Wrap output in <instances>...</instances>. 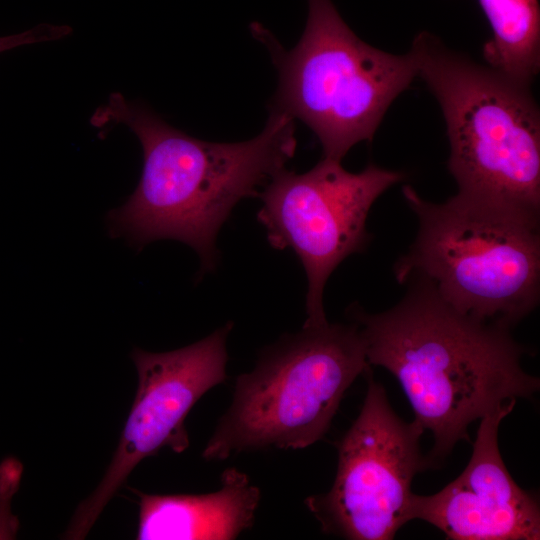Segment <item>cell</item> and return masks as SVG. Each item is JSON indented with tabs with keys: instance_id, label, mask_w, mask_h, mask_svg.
<instances>
[{
	"instance_id": "6da1fadb",
	"label": "cell",
	"mask_w": 540,
	"mask_h": 540,
	"mask_svg": "<svg viewBox=\"0 0 540 540\" xmlns=\"http://www.w3.org/2000/svg\"><path fill=\"white\" fill-rule=\"evenodd\" d=\"M389 310H348L364 338L369 365L399 381L414 422L434 438L430 467L446 457L477 419L540 388L521 365L526 349L511 328L456 311L421 278Z\"/></svg>"
},
{
	"instance_id": "7a4b0ae2",
	"label": "cell",
	"mask_w": 540,
	"mask_h": 540,
	"mask_svg": "<svg viewBox=\"0 0 540 540\" xmlns=\"http://www.w3.org/2000/svg\"><path fill=\"white\" fill-rule=\"evenodd\" d=\"M295 119L270 109L264 129L242 142L194 138L166 123L143 103L110 94L91 118L95 127L123 124L143 149L139 183L126 202L107 216L111 236L142 248L174 239L199 255L201 272L215 269L217 234L236 204L285 169L297 140Z\"/></svg>"
},
{
	"instance_id": "3957f363",
	"label": "cell",
	"mask_w": 540,
	"mask_h": 540,
	"mask_svg": "<svg viewBox=\"0 0 540 540\" xmlns=\"http://www.w3.org/2000/svg\"><path fill=\"white\" fill-rule=\"evenodd\" d=\"M403 197L418 219L398 283L427 281L456 311L511 328L540 297V216L457 193L444 203L410 185Z\"/></svg>"
},
{
	"instance_id": "277c9868",
	"label": "cell",
	"mask_w": 540,
	"mask_h": 540,
	"mask_svg": "<svg viewBox=\"0 0 540 540\" xmlns=\"http://www.w3.org/2000/svg\"><path fill=\"white\" fill-rule=\"evenodd\" d=\"M410 53L441 107L458 193L540 216V114L529 86L427 31Z\"/></svg>"
},
{
	"instance_id": "5b68a950",
	"label": "cell",
	"mask_w": 540,
	"mask_h": 540,
	"mask_svg": "<svg viewBox=\"0 0 540 540\" xmlns=\"http://www.w3.org/2000/svg\"><path fill=\"white\" fill-rule=\"evenodd\" d=\"M303 34L286 50L261 23L250 31L278 72L271 104L299 119L318 138L323 157L342 161L357 143L373 140L387 109L418 76L410 51L397 55L361 40L332 0H307Z\"/></svg>"
},
{
	"instance_id": "8992f818",
	"label": "cell",
	"mask_w": 540,
	"mask_h": 540,
	"mask_svg": "<svg viewBox=\"0 0 540 540\" xmlns=\"http://www.w3.org/2000/svg\"><path fill=\"white\" fill-rule=\"evenodd\" d=\"M370 365L358 325H303L265 348L237 377L232 402L202 456L303 449L327 433L348 388Z\"/></svg>"
},
{
	"instance_id": "52a82bcc",
	"label": "cell",
	"mask_w": 540,
	"mask_h": 540,
	"mask_svg": "<svg viewBox=\"0 0 540 540\" xmlns=\"http://www.w3.org/2000/svg\"><path fill=\"white\" fill-rule=\"evenodd\" d=\"M403 178L402 172L374 164L349 172L341 161L323 157L302 174L283 169L259 193L257 219L270 246L291 248L306 272L305 325L327 322L323 293L328 278L345 258L365 250L373 203Z\"/></svg>"
},
{
	"instance_id": "ba28073f",
	"label": "cell",
	"mask_w": 540,
	"mask_h": 540,
	"mask_svg": "<svg viewBox=\"0 0 540 540\" xmlns=\"http://www.w3.org/2000/svg\"><path fill=\"white\" fill-rule=\"evenodd\" d=\"M424 430L403 421L384 387L369 380L360 413L337 443L332 487L305 505L323 533L351 540H390L408 521L411 483L430 467L421 454Z\"/></svg>"
},
{
	"instance_id": "9c48e42d",
	"label": "cell",
	"mask_w": 540,
	"mask_h": 540,
	"mask_svg": "<svg viewBox=\"0 0 540 540\" xmlns=\"http://www.w3.org/2000/svg\"><path fill=\"white\" fill-rule=\"evenodd\" d=\"M232 322L186 347L153 353L132 351L138 373L136 396L117 450L99 486L76 509L65 532L84 538L100 513L143 459L164 447H189L185 419L196 402L226 378V341Z\"/></svg>"
},
{
	"instance_id": "30bf717a",
	"label": "cell",
	"mask_w": 540,
	"mask_h": 540,
	"mask_svg": "<svg viewBox=\"0 0 540 540\" xmlns=\"http://www.w3.org/2000/svg\"><path fill=\"white\" fill-rule=\"evenodd\" d=\"M515 404L480 419L470 460L456 479L432 495L412 493L410 521H426L452 540L540 539L539 502L514 481L498 446L500 423Z\"/></svg>"
},
{
	"instance_id": "8fae6325",
	"label": "cell",
	"mask_w": 540,
	"mask_h": 540,
	"mask_svg": "<svg viewBox=\"0 0 540 540\" xmlns=\"http://www.w3.org/2000/svg\"><path fill=\"white\" fill-rule=\"evenodd\" d=\"M220 488L207 494L139 496L138 540H229L254 522L260 490L237 468L221 474Z\"/></svg>"
},
{
	"instance_id": "7c38bea8",
	"label": "cell",
	"mask_w": 540,
	"mask_h": 540,
	"mask_svg": "<svg viewBox=\"0 0 540 540\" xmlns=\"http://www.w3.org/2000/svg\"><path fill=\"white\" fill-rule=\"evenodd\" d=\"M493 36L484 45L487 66L530 86L540 69L538 0H478Z\"/></svg>"
},
{
	"instance_id": "4fadbf2b",
	"label": "cell",
	"mask_w": 540,
	"mask_h": 540,
	"mask_svg": "<svg viewBox=\"0 0 540 540\" xmlns=\"http://www.w3.org/2000/svg\"><path fill=\"white\" fill-rule=\"evenodd\" d=\"M72 33V28L67 25L40 24L21 33L0 37V53L40 42L62 39Z\"/></svg>"
}]
</instances>
